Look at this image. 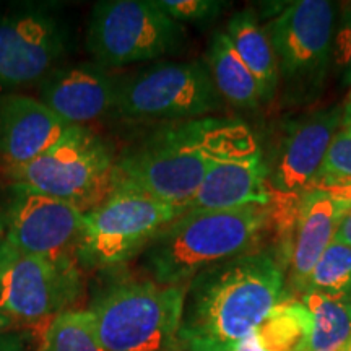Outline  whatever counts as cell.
<instances>
[{
  "label": "cell",
  "instance_id": "obj_1",
  "mask_svg": "<svg viewBox=\"0 0 351 351\" xmlns=\"http://www.w3.org/2000/svg\"><path fill=\"white\" fill-rule=\"evenodd\" d=\"M257 148L251 129L234 117L169 122L117 155L116 184L186 208L218 161Z\"/></svg>",
  "mask_w": 351,
  "mask_h": 351
},
{
  "label": "cell",
  "instance_id": "obj_2",
  "mask_svg": "<svg viewBox=\"0 0 351 351\" xmlns=\"http://www.w3.org/2000/svg\"><path fill=\"white\" fill-rule=\"evenodd\" d=\"M285 267L276 254L251 251L204 270L189 283L179 348L232 351L283 298Z\"/></svg>",
  "mask_w": 351,
  "mask_h": 351
},
{
  "label": "cell",
  "instance_id": "obj_3",
  "mask_svg": "<svg viewBox=\"0 0 351 351\" xmlns=\"http://www.w3.org/2000/svg\"><path fill=\"white\" fill-rule=\"evenodd\" d=\"M269 215V208L258 205L225 212H184L145 249L143 270L156 283H191L210 267L251 252L267 228Z\"/></svg>",
  "mask_w": 351,
  "mask_h": 351
},
{
  "label": "cell",
  "instance_id": "obj_4",
  "mask_svg": "<svg viewBox=\"0 0 351 351\" xmlns=\"http://www.w3.org/2000/svg\"><path fill=\"white\" fill-rule=\"evenodd\" d=\"M117 155L103 135L72 125L54 147L19 168H3L16 192H33L75 205L83 213L106 199L116 184Z\"/></svg>",
  "mask_w": 351,
  "mask_h": 351
},
{
  "label": "cell",
  "instance_id": "obj_5",
  "mask_svg": "<svg viewBox=\"0 0 351 351\" xmlns=\"http://www.w3.org/2000/svg\"><path fill=\"white\" fill-rule=\"evenodd\" d=\"M340 3L300 0L287 3L265 25L278 67V91L285 106L313 104L326 90L333 62Z\"/></svg>",
  "mask_w": 351,
  "mask_h": 351
},
{
  "label": "cell",
  "instance_id": "obj_6",
  "mask_svg": "<svg viewBox=\"0 0 351 351\" xmlns=\"http://www.w3.org/2000/svg\"><path fill=\"white\" fill-rule=\"evenodd\" d=\"M187 285L129 280L104 291L91 314L106 351H166L179 348Z\"/></svg>",
  "mask_w": 351,
  "mask_h": 351
},
{
  "label": "cell",
  "instance_id": "obj_7",
  "mask_svg": "<svg viewBox=\"0 0 351 351\" xmlns=\"http://www.w3.org/2000/svg\"><path fill=\"white\" fill-rule=\"evenodd\" d=\"M184 212V207L116 184L106 199L85 213L77 261L88 269L122 265L142 256L156 236Z\"/></svg>",
  "mask_w": 351,
  "mask_h": 351
},
{
  "label": "cell",
  "instance_id": "obj_8",
  "mask_svg": "<svg viewBox=\"0 0 351 351\" xmlns=\"http://www.w3.org/2000/svg\"><path fill=\"white\" fill-rule=\"evenodd\" d=\"M186 41V26L166 15L156 0L96 2L85 38L93 62L108 70L178 54Z\"/></svg>",
  "mask_w": 351,
  "mask_h": 351
},
{
  "label": "cell",
  "instance_id": "obj_9",
  "mask_svg": "<svg viewBox=\"0 0 351 351\" xmlns=\"http://www.w3.org/2000/svg\"><path fill=\"white\" fill-rule=\"evenodd\" d=\"M223 104L205 62H158L119 78L112 114L127 121L182 122L213 116Z\"/></svg>",
  "mask_w": 351,
  "mask_h": 351
},
{
  "label": "cell",
  "instance_id": "obj_10",
  "mask_svg": "<svg viewBox=\"0 0 351 351\" xmlns=\"http://www.w3.org/2000/svg\"><path fill=\"white\" fill-rule=\"evenodd\" d=\"M85 291L75 256L7 254L0 269V313L12 322H47L70 311Z\"/></svg>",
  "mask_w": 351,
  "mask_h": 351
},
{
  "label": "cell",
  "instance_id": "obj_11",
  "mask_svg": "<svg viewBox=\"0 0 351 351\" xmlns=\"http://www.w3.org/2000/svg\"><path fill=\"white\" fill-rule=\"evenodd\" d=\"M69 49L67 26L49 7L21 5L0 15V91L38 85Z\"/></svg>",
  "mask_w": 351,
  "mask_h": 351
},
{
  "label": "cell",
  "instance_id": "obj_12",
  "mask_svg": "<svg viewBox=\"0 0 351 351\" xmlns=\"http://www.w3.org/2000/svg\"><path fill=\"white\" fill-rule=\"evenodd\" d=\"M341 117L343 104H333L287 122L270 158H263L271 194L300 197L313 187Z\"/></svg>",
  "mask_w": 351,
  "mask_h": 351
},
{
  "label": "cell",
  "instance_id": "obj_13",
  "mask_svg": "<svg viewBox=\"0 0 351 351\" xmlns=\"http://www.w3.org/2000/svg\"><path fill=\"white\" fill-rule=\"evenodd\" d=\"M2 223L7 254L77 257L85 213L69 202L33 192H16Z\"/></svg>",
  "mask_w": 351,
  "mask_h": 351
},
{
  "label": "cell",
  "instance_id": "obj_14",
  "mask_svg": "<svg viewBox=\"0 0 351 351\" xmlns=\"http://www.w3.org/2000/svg\"><path fill=\"white\" fill-rule=\"evenodd\" d=\"M119 78L95 62L57 65L38 83V99L69 125L88 127L112 114Z\"/></svg>",
  "mask_w": 351,
  "mask_h": 351
},
{
  "label": "cell",
  "instance_id": "obj_15",
  "mask_svg": "<svg viewBox=\"0 0 351 351\" xmlns=\"http://www.w3.org/2000/svg\"><path fill=\"white\" fill-rule=\"evenodd\" d=\"M38 98L21 93L0 96V161L3 168L25 166L59 142L69 129Z\"/></svg>",
  "mask_w": 351,
  "mask_h": 351
},
{
  "label": "cell",
  "instance_id": "obj_16",
  "mask_svg": "<svg viewBox=\"0 0 351 351\" xmlns=\"http://www.w3.org/2000/svg\"><path fill=\"white\" fill-rule=\"evenodd\" d=\"M271 191L267 184V168L261 148L245 155L218 161L195 195L186 204V212L208 210L225 212L251 205L269 207Z\"/></svg>",
  "mask_w": 351,
  "mask_h": 351
},
{
  "label": "cell",
  "instance_id": "obj_17",
  "mask_svg": "<svg viewBox=\"0 0 351 351\" xmlns=\"http://www.w3.org/2000/svg\"><path fill=\"white\" fill-rule=\"evenodd\" d=\"M348 205L335 200L327 192L311 187L300 197L295 231L289 254V283L301 293L307 276L335 238V231Z\"/></svg>",
  "mask_w": 351,
  "mask_h": 351
},
{
  "label": "cell",
  "instance_id": "obj_18",
  "mask_svg": "<svg viewBox=\"0 0 351 351\" xmlns=\"http://www.w3.org/2000/svg\"><path fill=\"white\" fill-rule=\"evenodd\" d=\"M225 33L257 80L263 104L274 101L278 93V67L269 34L258 20L257 12L254 8L236 12L228 21Z\"/></svg>",
  "mask_w": 351,
  "mask_h": 351
},
{
  "label": "cell",
  "instance_id": "obj_19",
  "mask_svg": "<svg viewBox=\"0 0 351 351\" xmlns=\"http://www.w3.org/2000/svg\"><path fill=\"white\" fill-rule=\"evenodd\" d=\"M205 65L223 101L241 109H254L263 104L257 80L241 60L225 32L213 33Z\"/></svg>",
  "mask_w": 351,
  "mask_h": 351
},
{
  "label": "cell",
  "instance_id": "obj_20",
  "mask_svg": "<svg viewBox=\"0 0 351 351\" xmlns=\"http://www.w3.org/2000/svg\"><path fill=\"white\" fill-rule=\"evenodd\" d=\"M311 314L300 300L282 298L274 311L232 351H306Z\"/></svg>",
  "mask_w": 351,
  "mask_h": 351
},
{
  "label": "cell",
  "instance_id": "obj_21",
  "mask_svg": "<svg viewBox=\"0 0 351 351\" xmlns=\"http://www.w3.org/2000/svg\"><path fill=\"white\" fill-rule=\"evenodd\" d=\"M301 301L311 314L306 351H343L351 343V300L307 291Z\"/></svg>",
  "mask_w": 351,
  "mask_h": 351
},
{
  "label": "cell",
  "instance_id": "obj_22",
  "mask_svg": "<svg viewBox=\"0 0 351 351\" xmlns=\"http://www.w3.org/2000/svg\"><path fill=\"white\" fill-rule=\"evenodd\" d=\"M38 351H106L91 311L70 309L44 322Z\"/></svg>",
  "mask_w": 351,
  "mask_h": 351
},
{
  "label": "cell",
  "instance_id": "obj_23",
  "mask_svg": "<svg viewBox=\"0 0 351 351\" xmlns=\"http://www.w3.org/2000/svg\"><path fill=\"white\" fill-rule=\"evenodd\" d=\"M307 291L351 300V247L332 241L307 276L301 293Z\"/></svg>",
  "mask_w": 351,
  "mask_h": 351
},
{
  "label": "cell",
  "instance_id": "obj_24",
  "mask_svg": "<svg viewBox=\"0 0 351 351\" xmlns=\"http://www.w3.org/2000/svg\"><path fill=\"white\" fill-rule=\"evenodd\" d=\"M351 181V129L340 127L320 166L313 187L330 186L335 182Z\"/></svg>",
  "mask_w": 351,
  "mask_h": 351
},
{
  "label": "cell",
  "instance_id": "obj_25",
  "mask_svg": "<svg viewBox=\"0 0 351 351\" xmlns=\"http://www.w3.org/2000/svg\"><path fill=\"white\" fill-rule=\"evenodd\" d=\"M166 15L181 25L208 26L231 5L221 0H156Z\"/></svg>",
  "mask_w": 351,
  "mask_h": 351
},
{
  "label": "cell",
  "instance_id": "obj_26",
  "mask_svg": "<svg viewBox=\"0 0 351 351\" xmlns=\"http://www.w3.org/2000/svg\"><path fill=\"white\" fill-rule=\"evenodd\" d=\"M333 60L337 62V67H340L341 86H351V2L340 3Z\"/></svg>",
  "mask_w": 351,
  "mask_h": 351
},
{
  "label": "cell",
  "instance_id": "obj_27",
  "mask_svg": "<svg viewBox=\"0 0 351 351\" xmlns=\"http://www.w3.org/2000/svg\"><path fill=\"white\" fill-rule=\"evenodd\" d=\"M315 189H320V191L327 192V194L333 197L335 200H339L341 204L351 207V181L335 182V184H330V186L315 187Z\"/></svg>",
  "mask_w": 351,
  "mask_h": 351
},
{
  "label": "cell",
  "instance_id": "obj_28",
  "mask_svg": "<svg viewBox=\"0 0 351 351\" xmlns=\"http://www.w3.org/2000/svg\"><path fill=\"white\" fill-rule=\"evenodd\" d=\"M333 241H339V243L351 247V207L346 210L343 217H341Z\"/></svg>",
  "mask_w": 351,
  "mask_h": 351
},
{
  "label": "cell",
  "instance_id": "obj_29",
  "mask_svg": "<svg viewBox=\"0 0 351 351\" xmlns=\"http://www.w3.org/2000/svg\"><path fill=\"white\" fill-rule=\"evenodd\" d=\"M341 127L345 129H351V91L348 98L343 103V117H341Z\"/></svg>",
  "mask_w": 351,
  "mask_h": 351
},
{
  "label": "cell",
  "instance_id": "obj_30",
  "mask_svg": "<svg viewBox=\"0 0 351 351\" xmlns=\"http://www.w3.org/2000/svg\"><path fill=\"white\" fill-rule=\"evenodd\" d=\"M7 257V249H5V231H3V223L0 219V269H2L3 262Z\"/></svg>",
  "mask_w": 351,
  "mask_h": 351
},
{
  "label": "cell",
  "instance_id": "obj_31",
  "mask_svg": "<svg viewBox=\"0 0 351 351\" xmlns=\"http://www.w3.org/2000/svg\"><path fill=\"white\" fill-rule=\"evenodd\" d=\"M12 320L8 319V317H5V315H3L2 313H0V330H5V328H8L12 326Z\"/></svg>",
  "mask_w": 351,
  "mask_h": 351
},
{
  "label": "cell",
  "instance_id": "obj_32",
  "mask_svg": "<svg viewBox=\"0 0 351 351\" xmlns=\"http://www.w3.org/2000/svg\"><path fill=\"white\" fill-rule=\"evenodd\" d=\"M166 351H184L182 348H173V350H166Z\"/></svg>",
  "mask_w": 351,
  "mask_h": 351
},
{
  "label": "cell",
  "instance_id": "obj_33",
  "mask_svg": "<svg viewBox=\"0 0 351 351\" xmlns=\"http://www.w3.org/2000/svg\"><path fill=\"white\" fill-rule=\"evenodd\" d=\"M343 351H351V343H350V345H348V346H346V348H345V350H343Z\"/></svg>",
  "mask_w": 351,
  "mask_h": 351
}]
</instances>
